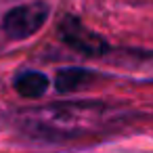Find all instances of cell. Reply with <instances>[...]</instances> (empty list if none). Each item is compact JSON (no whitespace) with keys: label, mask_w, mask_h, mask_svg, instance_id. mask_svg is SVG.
Here are the masks:
<instances>
[{"label":"cell","mask_w":153,"mask_h":153,"mask_svg":"<svg viewBox=\"0 0 153 153\" xmlns=\"http://www.w3.org/2000/svg\"><path fill=\"white\" fill-rule=\"evenodd\" d=\"M48 15H51V7L46 2H42V0H38V2H27V4L11 9L2 17V30L11 38L25 40V38L34 36L46 23Z\"/></svg>","instance_id":"6da1fadb"},{"label":"cell","mask_w":153,"mask_h":153,"mask_svg":"<svg viewBox=\"0 0 153 153\" xmlns=\"http://www.w3.org/2000/svg\"><path fill=\"white\" fill-rule=\"evenodd\" d=\"M59 36L69 48H74L76 53L86 55V57H99L109 51V44L105 42V38L101 34L92 32L90 27H86L80 19H76L71 15L63 17V21L59 25Z\"/></svg>","instance_id":"7a4b0ae2"},{"label":"cell","mask_w":153,"mask_h":153,"mask_svg":"<svg viewBox=\"0 0 153 153\" xmlns=\"http://www.w3.org/2000/svg\"><path fill=\"white\" fill-rule=\"evenodd\" d=\"M94 78H97V74H92L90 69H84V67H65V69L57 71V76H55V88L61 94H69V92H76L80 88H86Z\"/></svg>","instance_id":"3957f363"},{"label":"cell","mask_w":153,"mask_h":153,"mask_svg":"<svg viewBox=\"0 0 153 153\" xmlns=\"http://www.w3.org/2000/svg\"><path fill=\"white\" fill-rule=\"evenodd\" d=\"M51 86L48 76L42 71H21L15 78V90L23 99H40Z\"/></svg>","instance_id":"277c9868"}]
</instances>
